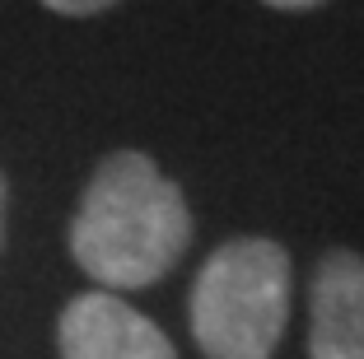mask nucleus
Here are the masks:
<instances>
[{"label":"nucleus","mask_w":364,"mask_h":359,"mask_svg":"<svg viewBox=\"0 0 364 359\" xmlns=\"http://www.w3.org/2000/svg\"><path fill=\"white\" fill-rule=\"evenodd\" d=\"M271 10H313V5H322V0H267Z\"/></svg>","instance_id":"423d86ee"},{"label":"nucleus","mask_w":364,"mask_h":359,"mask_svg":"<svg viewBox=\"0 0 364 359\" xmlns=\"http://www.w3.org/2000/svg\"><path fill=\"white\" fill-rule=\"evenodd\" d=\"M61 359H178L159 327L131 304L103 294H80L56 322Z\"/></svg>","instance_id":"7ed1b4c3"},{"label":"nucleus","mask_w":364,"mask_h":359,"mask_svg":"<svg viewBox=\"0 0 364 359\" xmlns=\"http://www.w3.org/2000/svg\"><path fill=\"white\" fill-rule=\"evenodd\" d=\"M309 359H364V257L332 247L309 289Z\"/></svg>","instance_id":"20e7f679"},{"label":"nucleus","mask_w":364,"mask_h":359,"mask_svg":"<svg viewBox=\"0 0 364 359\" xmlns=\"http://www.w3.org/2000/svg\"><path fill=\"white\" fill-rule=\"evenodd\" d=\"M289 317V252L276 238H234L192 285V336L205 359H271Z\"/></svg>","instance_id":"f03ea898"},{"label":"nucleus","mask_w":364,"mask_h":359,"mask_svg":"<svg viewBox=\"0 0 364 359\" xmlns=\"http://www.w3.org/2000/svg\"><path fill=\"white\" fill-rule=\"evenodd\" d=\"M192 243V210L150 154H107L70 224L80 271L107 289H145L178 266Z\"/></svg>","instance_id":"f257e3e1"},{"label":"nucleus","mask_w":364,"mask_h":359,"mask_svg":"<svg viewBox=\"0 0 364 359\" xmlns=\"http://www.w3.org/2000/svg\"><path fill=\"white\" fill-rule=\"evenodd\" d=\"M47 10H56V14H75V19H85V14H98V10H107V5H117V0H43Z\"/></svg>","instance_id":"39448f33"}]
</instances>
